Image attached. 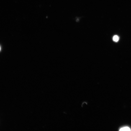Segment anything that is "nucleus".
Wrapping results in <instances>:
<instances>
[{
	"label": "nucleus",
	"instance_id": "1",
	"mask_svg": "<svg viewBox=\"0 0 131 131\" xmlns=\"http://www.w3.org/2000/svg\"><path fill=\"white\" fill-rule=\"evenodd\" d=\"M119 131H131V129L128 127H124L120 129V130H119Z\"/></svg>",
	"mask_w": 131,
	"mask_h": 131
},
{
	"label": "nucleus",
	"instance_id": "2",
	"mask_svg": "<svg viewBox=\"0 0 131 131\" xmlns=\"http://www.w3.org/2000/svg\"><path fill=\"white\" fill-rule=\"evenodd\" d=\"M113 40L115 42H117L119 40V37L117 35L114 36L113 38Z\"/></svg>",
	"mask_w": 131,
	"mask_h": 131
},
{
	"label": "nucleus",
	"instance_id": "3",
	"mask_svg": "<svg viewBox=\"0 0 131 131\" xmlns=\"http://www.w3.org/2000/svg\"><path fill=\"white\" fill-rule=\"evenodd\" d=\"M1 47H0V51H1Z\"/></svg>",
	"mask_w": 131,
	"mask_h": 131
}]
</instances>
